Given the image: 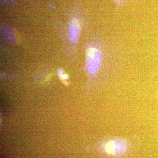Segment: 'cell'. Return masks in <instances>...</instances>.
I'll list each match as a JSON object with an SVG mask.
<instances>
[{
	"instance_id": "cell-4",
	"label": "cell",
	"mask_w": 158,
	"mask_h": 158,
	"mask_svg": "<svg viewBox=\"0 0 158 158\" xmlns=\"http://www.w3.org/2000/svg\"><path fill=\"white\" fill-rule=\"evenodd\" d=\"M110 1L113 2L115 6V11L113 16V20H114L118 12L122 8L127 6L130 3L134 1H139V0H110Z\"/></svg>"
},
{
	"instance_id": "cell-1",
	"label": "cell",
	"mask_w": 158,
	"mask_h": 158,
	"mask_svg": "<svg viewBox=\"0 0 158 158\" xmlns=\"http://www.w3.org/2000/svg\"><path fill=\"white\" fill-rule=\"evenodd\" d=\"M84 66L90 83L109 81L129 58L131 49L118 35L88 28L81 38Z\"/></svg>"
},
{
	"instance_id": "cell-5",
	"label": "cell",
	"mask_w": 158,
	"mask_h": 158,
	"mask_svg": "<svg viewBox=\"0 0 158 158\" xmlns=\"http://www.w3.org/2000/svg\"><path fill=\"white\" fill-rule=\"evenodd\" d=\"M21 0H0L1 6L4 7H13L16 6L18 2ZM23 1V0H22ZM27 1V0H25Z\"/></svg>"
},
{
	"instance_id": "cell-3",
	"label": "cell",
	"mask_w": 158,
	"mask_h": 158,
	"mask_svg": "<svg viewBox=\"0 0 158 158\" xmlns=\"http://www.w3.org/2000/svg\"><path fill=\"white\" fill-rule=\"evenodd\" d=\"M131 146L128 142L122 138L109 139L99 145V152L109 157L119 158L126 155Z\"/></svg>"
},
{
	"instance_id": "cell-2",
	"label": "cell",
	"mask_w": 158,
	"mask_h": 158,
	"mask_svg": "<svg viewBox=\"0 0 158 158\" xmlns=\"http://www.w3.org/2000/svg\"><path fill=\"white\" fill-rule=\"evenodd\" d=\"M63 11L66 16L65 23L62 22L56 15L53 20L54 27L61 39L64 55L71 62L79 64L80 40L91 23V14L82 0H74Z\"/></svg>"
}]
</instances>
